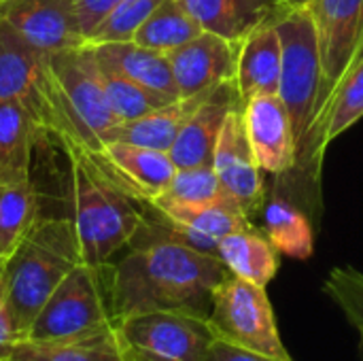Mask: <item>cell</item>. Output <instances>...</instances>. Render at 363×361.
I'll list each match as a JSON object with an SVG mask.
<instances>
[{"mask_svg": "<svg viewBox=\"0 0 363 361\" xmlns=\"http://www.w3.org/2000/svg\"><path fill=\"white\" fill-rule=\"evenodd\" d=\"M125 249L117 264L106 266L113 321L151 311H181L208 319L213 294L230 274L217 255L147 219Z\"/></svg>", "mask_w": 363, "mask_h": 361, "instance_id": "obj_1", "label": "cell"}, {"mask_svg": "<svg viewBox=\"0 0 363 361\" xmlns=\"http://www.w3.org/2000/svg\"><path fill=\"white\" fill-rule=\"evenodd\" d=\"M70 160L72 223L83 262L102 268L130 245L145 223L138 200L104 168L100 157L77 143L62 145Z\"/></svg>", "mask_w": 363, "mask_h": 361, "instance_id": "obj_2", "label": "cell"}, {"mask_svg": "<svg viewBox=\"0 0 363 361\" xmlns=\"http://www.w3.org/2000/svg\"><path fill=\"white\" fill-rule=\"evenodd\" d=\"M83 264L72 219L38 217L17 251L0 264L9 306L23 338L55 287Z\"/></svg>", "mask_w": 363, "mask_h": 361, "instance_id": "obj_3", "label": "cell"}, {"mask_svg": "<svg viewBox=\"0 0 363 361\" xmlns=\"http://www.w3.org/2000/svg\"><path fill=\"white\" fill-rule=\"evenodd\" d=\"M0 100L17 102L40 134L74 143L49 57L0 21Z\"/></svg>", "mask_w": 363, "mask_h": 361, "instance_id": "obj_4", "label": "cell"}, {"mask_svg": "<svg viewBox=\"0 0 363 361\" xmlns=\"http://www.w3.org/2000/svg\"><path fill=\"white\" fill-rule=\"evenodd\" d=\"M277 32L283 47L279 98L287 109L296 138L298 164H302L315 123V106L321 83L317 30L308 9H296L283 13L277 21Z\"/></svg>", "mask_w": 363, "mask_h": 361, "instance_id": "obj_5", "label": "cell"}, {"mask_svg": "<svg viewBox=\"0 0 363 361\" xmlns=\"http://www.w3.org/2000/svg\"><path fill=\"white\" fill-rule=\"evenodd\" d=\"M55 77L72 140L98 153L121 123L115 115L94 47L83 45L55 55H47Z\"/></svg>", "mask_w": 363, "mask_h": 361, "instance_id": "obj_6", "label": "cell"}, {"mask_svg": "<svg viewBox=\"0 0 363 361\" xmlns=\"http://www.w3.org/2000/svg\"><path fill=\"white\" fill-rule=\"evenodd\" d=\"M306 9L317 30L321 83H319V98L315 106V123H313L308 149L300 166L313 168L317 177L315 145L319 138L325 111L336 89L340 87L345 74L363 51V0H311Z\"/></svg>", "mask_w": 363, "mask_h": 361, "instance_id": "obj_7", "label": "cell"}, {"mask_svg": "<svg viewBox=\"0 0 363 361\" xmlns=\"http://www.w3.org/2000/svg\"><path fill=\"white\" fill-rule=\"evenodd\" d=\"M208 323L217 340L279 361H296L285 347L266 287L228 274L213 294Z\"/></svg>", "mask_w": 363, "mask_h": 361, "instance_id": "obj_8", "label": "cell"}, {"mask_svg": "<svg viewBox=\"0 0 363 361\" xmlns=\"http://www.w3.org/2000/svg\"><path fill=\"white\" fill-rule=\"evenodd\" d=\"M106 266L94 268L85 262L79 264L43 304L23 338L62 340L115 323L111 315Z\"/></svg>", "mask_w": 363, "mask_h": 361, "instance_id": "obj_9", "label": "cell"}, {"mask_svg": "<svg viewBox=\"0 0 363 361\" xmlns=\"http://www.w3.org/2000/svg\"><path fill=\"white\" fill-rule=\"evenodd\" d=\"M130 361H204L215 334L206 317L151 311L115 321Z\"/></svg>", "mask_w": 363, "mask_h": 361, "instance_id": "obj_10", "label": "cell"}, {"mask_svg": "<svg viewBox=\"0 0 363 361\" xmlns=\"http://www.w3.org/2000/svg\"><path fill=\"white\" fill-rule=\"evenodd\" d=\"M147 204L157 213V221L177 238L213 255H217V245L223 236L253 228L251 217L232 196L204 204H185L166 196H157Z\"/></svg>", "mask_w": 363, "mask_h": 361, "instance_id": "obj_11", "label": "cell"}, {"mask_svg": "<svg viewBox=\"0 0 363 361\" xmlns=\"http://www.w3.org/2000/svg\"><path fill=\"white\" fill-rule=\"evenodd\" d=\"M0 21L43 55H55L85 45L72 0L2 2Z\"/></svg>", "mask_w": 363, "mask_h": 361, "instance_id": "obj_12", "label": "cell"}, {"mask_svg": "<svg viewBox=\"0 0 363 361\" xmlns=\"http://www.w3.org/2000/svg\"><path fill=\"white\" fill-rule=\"evenodd\" d=\"M213 168L223 189L242 206L249 217L259 213V209L264 206V179L247 138L242 104L234 106L228 113L215 147Z\"/></svg>", "mask_w": 363, "mask_h": 361, "instance_id": "obj_13", "label": "cell"}, {"mask_svg": "<svg viewBox=\"0 0 363 361\" xmlns=\"http://www.w3.org/2000/svg\"><path fill=\"white\" fill-rule=\"evenodd\" d=\"M240 43L225 40L213 32H202L194 40L168 53V62L181 98L211 94L219 85L236 79Z\"/></svg>", "mask_w": 363, "mask_h": 361, "instance_id": "obj_14", "label": "cell"}, {"mask_svg": "<svg viewBox=\"0 0 363 361\" xmlns=\"http://www.w3.org/2000/svg\"><path fill=\"white\" fill-rule=\"evenodd\" d=\"M242 119L249 145L262 172L279 177L298 164L291 121L279 94L247 100L242 104Z\"/></svg>", "mask_w": 363, "mask_h": 361, "instance_id": "obj_15", "label": "cell"}, {"mask_svg": "<svg viewBox=\"0 0 363 361\" xmlns=\"http://www.w3.org/2000/svg\"><path fill=\"white\" fill-rule=\"evenodd\" d=\"M108 174L138 202H149L157 196H162L177 166L168 151L123 143V140H111L104 143L102 149L96 153Z\"/></svg>", "mask_w": 363, "mask_h": 361, "instance_id": "obj_16", "label": "cell"}, {"mask_svg": "<svg viewBox=\"0 0 363 361\" xmlns=\"http://www.w3.org/2000/svg\"><path fill=\"white\" fill-rule=\"evenodd\" d=\"M242 104L238 98L236 83H223L219 85L189 117V121L179 132L174 145L170 147V157L177 168L187 166H200V164H213L215 147L219 140V134L223 130V123L228 119V113Z\"/></svg>", "mask_w": 363, "mask_h": 361, "instance_id": "obj_17", "label": "cell"}, {"mask_svg": "<svg viewBox=\"0 0 363 361\" xmlns=\"http://www.w3.org/2000/svg\"><path fill=\"white\" fill-rule=\"evenodd\" d=\"M2 361H130L117 326L111 323L96 332L62 338V340H32L17 338L0 345Z\"/></svg>", "mask_w": 363, "mask_h": 361, "instance_id": "obj_18", "label": "cell"}, {"mask_svg": "<svg viewBox=\"0 0 363 361\" xmlns=\"http://www.w3.org/2000/svg\"><path fill=\"white\" fill-rule=\"evenodd\" d=\"M204 32L242 43L257 28L279 21L287 13L279 0H177Z\"/></svg>", "mask_w": 363, "mask_h": 361, "instance_id": "obj_19", "label": "cell"}, {"mask_svg": "<svg viewBox=\"0 0 363 361\" xmlns=\"http://www.w3.org/2000/svg\"><path fill=\"white\" fill-rule=\"evenodd\" d=\"M283 47L277 32V21L266 23L251 32L238 47L236 64V89L245 104L255 96L279 94L281 83Z\"/></svg>", "mask_w": 363, "mask_h": 361, "instance_id": "obj_20", "label": "cell"}, {"mask_svg": "<svg viewBox=\"0 0 363 361\" xmlns=\"http://www.w3.org/2000/svg\"><path fill=\"white\" fill-rule=\"evenodd\" d=\"M89 47H94L100 64L160 94H166L170 98H181L168 55L140 47L134 40L102 43V45H89Z\"/></svg>", "mask_w": 363, "mask_h": 361, "instance_id": "obj_21", "label": "cell"}, {"mask_svg": "<svg viewBox=\"0 0 363 361\" xmlns=\"http://www.w3.org/2000/svg\"><path fill=\"white\" fill-rule=\"evenodd\" d=\"M211 94L179 98V100L164 104L143 117L121 121L113 130L111 140H123V143H134V145H143V147H151V149H160V151H170V147L174 145L183 126L189 121V117L196 113V109Z\"/></svg>", "mask_w": 363, "mask_h": 361, "instance_id": "obj_22", "label": "cell"}, {"mask_svg": "<svg viewBox=\"0 0 363 361\" xmlns=\"http://www.w3.org/2000/svg\"><path fill=\"white\" fill-rule=\"evenodd\" d=\"M217 257L230 274L268 287L279 272V251L268 236L255 228L238 230L223 236L217 245Z\"/></svg>", "mask_w": 363, "mask_h": 361, "instance_id": "obj_23", "label": "cell"}, {"mask_svg": "<svg viewBox=\"0 0 363 361\" xmlns=\"http://www.w3.org/2000/svg\"><path fill=\"white\" fill-rule=\"evenodd\" d=\"M38 221L32 177L0 181V264H4Z\"/></svg>", "mask_w": 363, "mask_h": 361, "instance_id": "obj_24", "label": "cell"}, {"mask_svg": "<svg viewBox=\"0 0 363 361\" xmlns=\"http://www.w3.org/2000/svg\"><path fill=\"white\" fill-rule=\"evenodd\" d=\"M32 117L13 100H0V181L30 177L34 136Z\"/></svg>", "mask_w": 363, "mask_h": 361, "instance_id": "obj_25", "label": "cell"}, {"mask_svg": "<svg viewBox=\"0 0 363 361\" xmlns=\"http://www.w3.org/2000/svg\"><path fill=\"white\" fill-rule=\"evenodd\" d=\"M202 32V26L177 0H164L134 32L132 40L140 47L168 55Z\"/></svg>", "mask_w": 363, "mask_h": 361, "instance_id": "obj_26", "label": "cell"}, {"mask_svg": "<svg viewBox=\"0 0 363 361\" xmlns=\"http://www.w3.org/2000/svg\"><path fill=\"white\" fill-rule=\"evenodd\" d=\"M363 117V51L355 64L345 74L340 87L336 89L315 145V166L319 170L321 157L332 140H336L345 130L355 126Z\"/></svg>", "mask_w": 363, "mask_h": 361, "instance_id": "obj_27", "label": "cell"}, {"mask_svg": "<svg viewBox=\"0 0 363 361\" xmlns=\"http://www.w3.org/2000/svg\"><path fill=\"white\" fill-rule=\"evenodd\" d=\"M264 234L274 249L294 260H308L315 253V234L306 215L283 198L264 206Z\"/></svg>", "mask_w": 363, "mask_h": 361, "instance_id": "obj_28", "label": "cell"}, {"mask_svg": "<svg viewBox=\"0 0 363 361\" xmlns=\"http://www.w3.org/2000/svg\"><path fill=\"white\" fill-rule=\"evenodd\" d=\"M100 72H102V81H104L108 102L121 121L143 117V115H147V113H151L164 104L179 100V98H170L166 94H160L151 87H145V85L132 81L130 77H125V74H121V72H117L104 64H100Z\"/></svg>", "mask_w": 363, "mask_h": 361, "instance_id": "obj_29", "label": "cell"}, {"mask_svg": "<svg viewBox=\"0 0 363 361\" xmlns=\"http://www.w3.org/2000/svg\"><path fill=\"white\" fill-rule=\"evenodd\" d=\"M321 289L357 334V357L363 361V272L353 266H336Z\"/></svg>", "mask_w": 363, "mask_h": 361, "instance_id": "obj_30", "label": "cell"}, {"mask_svg": "<svg viewBox=\"0 0 363 361\" xmlns=\"http://www.w3.org/2000/svg\"><path fill=\"white\" fill-rule=\"evenodd\" d=\"M162 196L185 204H204V202L223 200L230 194L223 189L213 164H200V166L177 168L168 189Z\"/></svg>", "mask_w": 363, "mask_h": 361, "instance_id": "obj_31", "label": "cell"}, {"mask_svg": "<svg viewBox=\"0 0 363 361\" xmlns=\"http://www.w3.org/2000/svg\"><path fill=\"white\" fill-rule=\"evenodd\" d=\"M164 0H121L111 15L89 34L85 45L132 40L134 32Z\"/></svg>", "mask_w": 363, "mask_h": 361, "instance_id": "obj_32", "label": "cell"}, {"mask_svg": "<svg viewBox=\"0 0 363 361\" xmlns=\"http://www.w3.org/2000/svg\"><path fill=\"white\" fill-rule=\"evenodd\" d=\"M121 0H72L77 21L81 28V34L87 43L89 34L111 15V11L119 4Z\"/></svg>", "mask_w": 363, "mask_h": 361, "instance_id": "obj_33", "label": "cell"}, {"mask_svg": "<svg viewBox=\"0 0 363 361\" xmlns=\"http://www.w3.org/2000/svg\"><path fill=\"white\" fill-rule=\"evenodd\" d=\"M204 361H279L272 360V357H266V355H259L255 351H249V349H240V347H234L230 343H223V340H217L211 345L208 353H206V360Z\"/></svg>", "mask_w": 363, "mask_h": 361, "instance_id": "obj_34", "label": "cell"}, {"mask_svg": "<svg viewBox=\"0 0 363 361\" xmlns=\"http://www.w3.org/2000/svg\"><path fill=\"white\" fill-rule=\"evenodd\" d=\"M19 338L11 306H9V298H6V289H4V279H2V268H0V345L13 343Z\"/></svg>", "mask_w": 363, "mask_h": 361, "instance_id": "obj_35", "label": "cell"}, {"mask_svg": "<svg viewBox=\"0 0 363 361\" xmlns=\"http://www.w3.org/2000/svg\"><path fill=\"white\" fill-rule=\"evenodd\" d=\"M285 11H296V9H306L311 0H279Z\"/></svg>", "mask_w": 363, "mask_h": 361, "instance_id": "obj_36", "label": "cell"}, {"mask_svg": "<svg viewBox=\"0 0 363 361\" xmlns=\"http://www.w3.org/2000/svg\"><path fill=\"white\" fill-rule=\"evenodd\" d=\"M2 2H11V0H0V4H2Z\"/></svg>", "mask_w": 363, "mask_h": 361, "instance_id": "obj_37", "label": "cell"}, {"mask_svg": "<svg viewBox=\"0 0 363 361\" xmlns=\"http://www.w3.org/2000/svg\"><path fill=\"white\" fill-rule=\"evenodd\" d=\"M0 361H2V360H0Z\"/></svg>", "mask_w": 363, "mask_h": 361, "instance_id": "obj_38", "label": "cell"}]
</instances>
